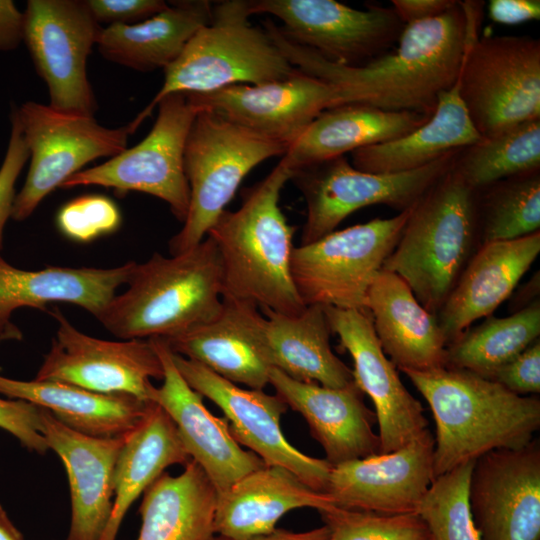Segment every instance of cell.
Masks as SVG:
<instances>
[{"mask_svg": "<svg viewBox=\"0 0 540 540\" xmlns=\"http://www.w3.org/2000/svg\"><path fill=\"white\" fill-rule=\"evenodd\" d=\"M482 6L457 1L436 18L405 25L396 47L361 66L324 59L287 39L272 20L263 26L295 68L338 86L345 104L432 116L439 96L458 79L468 41L479 33Z\"/></svg>", "mask_w": 540, "mask_h": 540, "instance_id": "obj_1", "label": "cell"}, {"mask_svg": "<svg viewBox=\"0 0 540 540\" xmlns=\"http://www.w3.org/2000/svg\"><path fill=\"white\" fill-rule=\"evenodd\" d=\"M429 405L436 426L434 478L498 449H516L540 428V400L468 370H400Z\"/></svg>", "mask_w": 540, "mask_h": 540, "instance_id": "obj_2", "label": "cell"}, {"mask_svg": "<svg viewBox=\"0 0 540 540\" xmlns=\"http://www.w3.org/2000/svg\"><path fill=\"white\" fill-rule=\"evenodd\" d=\"M291 175L292 170L280 160L263 180L243 191L241 206L225 210L207 235L221 259L222 297L294 316L306 306L290 271L295 227L288 224L279 206Z\"/></svg>", "mask_w": 540, "mask_h": 540, "instance_id": "obj_3", "label": "cell"}, {"mask_svg": "<svg viewBox=\"0 0 540 540\" xmlns=\"http://www.w3.org/2000/svg\"><path fill=\"white\" fill-rule=\"evenodd\" d=\"M124 293L96 319L123 340L168 338L210 321L222 307V265L210 236L182 253L135 263Z\"/></svg>", "mask_w": 540, "mask_h": 540, "instance_id": "obj_4", "label": "cell"}, {"mask_svg": "<svg viewBox=\"0 0 540 540\" xmlns=\"http://www.w3.org/2000/svg\"><path fill=\"white\" fill-rule=\"evenodd\" d=\"M480 245L477 191L453 165L410 208L382 269L401 277L436 315Z\"/></svg>", "mask_w": 540, "mask_h": 540, "instance_id": "obj_5", "label": "cell"}, {"mask_svg": "<svg viewBox=\"0 0 540 540\" xmlns=\"http://www.w3.org/2000/svg\"><path fill=\"white\" fill-rule=\"evenodd\" d=\"M249 0L213 4L211 21L188 41L179 57L164 69L161 89L128 123L131 134L171 93L205 94L236 85L284 80L295 68L267 32L253 26Z\"/></svg>", "mask_w": 540, "mask_h": 540, "instance_id": "obj_6", "label": "cell"}, {"mask_svg": "<svg viewBox=\"0 0 540 540\" xmlns=\"http://www.w3.org/2000/svg\"><path fill=\"white\" fill-rule=\"evenodd\" d=\"M287 147L209 109L195 117L187 136L184 169L190 201L181 230L169 241L171 255L199 244L234 197L246 175Z\"/></svg>", "mask_w": 540, "mask_h": 540, "instance_id": "obj_7", "label": "cell"}, {"mask_svg": "<svg viewBox=\"0 0 540 540\" xmlns=\"http://www.w3.org/2000/svg\"><path fill=\"white\" fill-rule=\"evenodd\" d=\"M458 83L469 118L483 139L539 119V39L473 35L464 52Z\"/></svg>", "mask_w": 540, "mask_h": 540, "instance_id": "obj_8", "label": "cell"}, {"mask_svg": "<svg viewBox=\"0 0 540 540\" xmlns=\"http://www.w3.org/2000/svg\"><path fill=\"white\" fill-rule=\"evenodd\" d=\"M410 208L294 247L290 271L305 306L366 309L367 292L395 248Z\"/></svg>", "mask_w": 540, "mask_h": 540, "instance_id": "obj_9", "label": "cell"}, {"mask_svg": "<svg viewBox=\"0 0 540 540\" xmlns=\"http://www.w3.org/2000/svg\"><path fill=\"white\" fill-rule=\"evenodd\" d=\"M460 151L421 168L392 174L360 171L345 156L293 170L290 180L301 191L307 209L300 245L335 231L345 218L361 208L378 204L399 212L411 208L453 167Z\"/></svg>", "mask_w": 540, "mask_h": 540, "instance_id": "obj_10", "label": "cell"}, {"mask_svg": "<svg viewBox=\"0 0 540 540\" xmlns=\"http://www.w3.org/2000/svg\"><path fill=\"white\" fill-rule=\"evenodd\" d=\"M158 116L148 135L108 161L69 177L60 188L102 186L118 194L139 191L165 201L184 223L190 191L184 169L188 133L203 110L186 93H171L157 104Z\"/></svg>", "mask_w": 540, "mask_h": 540, "instance_id": "obj_11", "label": "cell"}, {"mask_svg": "<svg viewBox=\"0 0 540 540\" xmlns=\"http://www.w3.org/2000/svg\"><path fill=\"white\" fill-rule=\"evenodd\" d=\"M30 166L16 195L11 218L27 219L39 203L87 163L114 157L127 147L128 125L107 128L93 116L58 111L27 101L16 107Z\"/></svg>", "mask_w": 540, "mask_h": 540, "instance_id": "obj_12", "label": "cell"}, {"mask_svg": "<svg viewBox=\"0 0 540 540\" xmlns=\"http://www.w3.org/2000/svg\"><path fill=\"white\" fill-rule=\"evenodd\" d=\"M101 31L85 1L27 2L23 41L35 70L48 87L50 107L65 113L94 115L98 105L86 63Z\"/></svg>", "mask_w": 540, "mask_h": 540, "instance_id": "obj_13", "label": "cell"}, {"mask_svg": "<svg viewBox=\"0 0 540 540\" xmlns=\"http://www.w3.org/2000/svg\"><path fill=\"white\" fill-rule=\"evenodd\" d=\"M249 1L252 15L275 16L287 39L340 65L361 66L391 51L405 27L382 5L360 10L334 0Z\"/></svg>", "mask_w": 540, "mask_h": 540, "instance_id": "obj_14", "label": "cell"}, {"mask_svg": "<svg viewBox=\"0 0 540 540\" xmlns=\"http://www.w3.org/2000/svg\"><path fill=\"white\" fill-rule=\"evenodd\" d=\"M172 359L186 382L224 413L229 431L267 466H280L295 474L311 489L325 493L332 465L308 456L288 442L280 418L287 405L275 394L244 389L202 364L172 352Z\"/></svg>", "mask_w": 540, "mask_h": 540, "instance_id": "obj_15", "label": "cell"}, {"mask_svg": "<svg viewBox=\"0 0 540 540\" xmlns=\"http://www.w3.org/2000/svg\"><path fill=\"white\" fill-rule=\"evenodd\" d=\"M56 335L35 380L72 384L103 394H129L148 400L151 379H163V366L150 339L108 341L88 336L62 314L50 312Z\"/></svg>", "mask_w": 540, "mask_h": 540, "instance_id": "obj_16", "label": "cell"}, {"mask_svg": "<svg viewBox=\"0 0 540 540\" xmlns=\"http://www.w3.org/2000/svg\"><path fill=\"white\" fill-rule=\"evenodd\" d=\"M469 504L480 540H540V441L476 459Z\"/></svg>", "mask_w": 540, "mask_h": 540, "instance_id": "obj_17", "label": "cell"}, {"mask_svg": "<svg viewBox=\"0 0 540 540\" xmlns=\"http://www.w3.org/2000/svg\"><path fill=\"white\" fill-rule=\"evenodd\" d=\"M188 95L202 109L214 111L287 149L322 111L346 103L338 86L299 69L284 80L236 84Z\"/></svg>", "mask_w": 540, "mask_h": 540, "instance_id": "obj_18", "label": "cell"}, {"mask_svg": "<svg viewBox=\"0 0 540 540\" xmlns=\"http://www.w3.org/2000/svg\"><path fill=\"white\" fill-rule=\"evenodd\" d=\"M323 307V306H322ZM331 333L352 356L355 383L375 407L380 454L398 450L428 429L422 404L383 352L367 309L323 307Z\"/></svg>", "mask_w": 540, "mask_h": 540, "instance_id": "obj_19", "label": "cell"}, {"mask_svg": "<svg viewBox=\"0 0 540 540\" xmlns=\"http://www.w3.org/2000/svg\"><path fill=\"white\" fill-rule=\"evenodd\" d=\"M426 429L402 448L332 466L325 493L335 506L381 515L417 514L434 479Z\"/></svg>", "mask_w": 540, "mask_h": 540, "instance_id": "obj_20", "label": "cell"}, {"mask_svg": "<svg viewBox=\"0 0 540 540\" xmlns=\"http://www.w3.org/2000/svg\"><path fill=\"white\" fill-rule=\"evenodd\" d=\"M163 366V383L153 384L148 400L159 405L174 422L189 457L198 463L217 493L265 466L252 451L244 450L229 431L227 419L214 416L178 371L172 351L162 338H150Z\"/></svg>", "mask_w": 540, "mask_h": 540, "instance_id": "obj_21", "label": "cell"}, {"mask_svg": "<svg viewBox=\"0 0 540 540\" xmlns=\"http://www.w3.org/2000/svg\"><path fill=\"white\" fill-rule=\"evenodd\" d=\"M258 306L222 297L216 317L179 334L162 338L170 350L196 361L224 379L263 390L273 368L266 317Z\"/></svg>", "mask_w": 540, "mask_h": 540, "instance_id": "obj_22", "label": "cell"}, {"mask_svg": "<svg viewBox=\"0 0 540 540\" xmlns=\"http://www.w3.org/2000/svg\"><path fill=\"white\" fill-rule=\"evenodd\" d=\"M40 432L68 476L71 522L65 540H100L113 507L116 461L129 434L112 438L85 435L41 407Z\"/></svg>", "mask_w": 540, "mask_h": 540, "instance_id": "obj_23", "label": "cell"}, {"mask_svg": "<svg viewBox=\"0 0 540 540\" xmlns=\"http://www.w3.org/2000/svg\"><path fill=\"white\" fill-rule=\"evenodd\" d=\"M269 384L287 407L304 417L332 466L380 454V438L373 430L376 414L355 382L330 388L297 381L273 367Z\"/></svg>", "mask_w": 540, "mask_h": 540, "instance_id": "obj_24", "label": "cell"}, {"mask_svg": "<svg viewBox=\"0 0 540 540\" xmlns=\"http://www.w3.org/2000/svg\"><path fill=\"white\" fill-rule=\"evenodd\" d=\"M130 261L114 268L55 267L23 270L0 256V341L21 340L22 332L11 322L21 307L46 310L53 302L71 303L96 318L116 290L127 284L135 266Z\"/></svg>", "mask_w": 540, "mask_h": 540, "instance_id": "obj_25", "label": "cell"}, {"mask_svg": "<svg viewBox=\"0 0 540 540\" xmlns=\"http://www.w3.org/2000/svg\"><path fill=\"white\" fill-rule=\"evenodd\" d=\"M540 252V231L479 246L437 312L447 345L509 298Z\"/></svg>", "mask_w": 540, "mask_h": 540, "instance_id": "obj_26", "label": "cell"}, {"mask_svg": "<svg viewBox=\"0 0 540 540\" xmlns=\"http://www.w3.org/2000/svg\"><path fill=\"white\" fill-rule=\"evenodd\" d=\"M365 308L396 368L428 371L446 366L447 341L436 315L418 302L401 277L382 269L367 292Z\"/></svg>", "mask_w": 540, "mask_h": 540, "instance_id": "obj_27", "label": "cell"}, {"mask_svg": "<svg viewBox=\"0 0 540 540\" xmlns=\"http://www.w3.org/2000/svg\"><path fill=\"white\" fill-rule=\"evenodd\" d=\"M334 506L328 494L311 489L286 468L265 465L217 493L215 534L230 538L266 534L293 509L311 507L319 512Z\"/></svg>", "mask_w": 540, "mask_h": 540, "instance_id": "obj_28", "label": "cell"}, {"mask_svg": "<svg viewBox=\"0 0 540 540\" xmlns=\"http://www.w3.org/2000/svg\"><path fill=\"white\" fill-rule=\"evenodd\" d=\"M431 116L350 103L322 111L288 147L282 161L295 169L400 138Z\"/></svg>", "mask_w": 540, "mask_h": 540, "instance_id": "obj_29", "label": "cell"}, {"mask_svg": "<svg viewBox=\"0 0 540 540\" xmlns=\"http://www.w3.org/2000/svg\"><path fill=\"white\" fill-rule=\"evenodd\" d=\"M0 394L47 409L69 428L102 438L130 434L153 405L129 394H103L57 381H22L1 375Z\"/></svg>", "mask_w": 540, "mask_h": 540, "instance_id": "obj_30", "label": "cell"}, {"mask_svg": "<svg viewBox=\"0 0 540 540\" xmlns=\"http://www.w3.org/2000/svg\"><path fill=\"white\" fill-rule=\"evenodd\" d=\"M483 140L459 94L458 79L438 98L429 120L414 131L381 144L351 152L352 166L369 173L415 170Z\"/></svg>", "mask_w": 540, "mask_h": 540, "instance_id": "obj_31", "label": "cell"}, {"mask_svg": "<svg viewBox=\"0 0 540 540\" xmlns=\"http://www.w3.org/2000/svg\"><path fill=\"white\" fill-rule=\"evenodd\" d=\"M212 7L206 0L172 1L140 23L102 28L98 50L105 59L137 71L165 69L211 21Z\"/></svg>", "mask_w": 540, "mask_h": 540, "instance_id": "obj_32", "label": "cell"}, {"mask_svg": "<svg viewBox=\"0 0 540 540\" xmlns=\"http://www.w3.org/2000/svg\"><path fill=\"white\" fill-rule=\"evenodd\" d=\"M216 502L211 480L190 459L180 475L162 473L144 491L137 540H212Z\"/></svg>", "mask_w": 540, "mask_h": 540, "instance_id": "obj_33", "label": "cell"}, {"mask_svg": "<svg viewBox=\"0 0 540 540\" xmlns=\"http://www.w3.org/2000/svg\"><path fill=\"white\" fill-rule=\"evenodd\" d=\"M272 365L301 382L344 388L355 382L353 370L332 351L322 306L310 305L298 315H284L261 308Z\"/></svg>", "mask_w": 540, "mask_h": 540, "instance_id": "obj_34", "label": "cell"}, {"mask_svg": "<svg viewBox=\"0 0 540 540\" xmlns=\"http://www.w3.org/2000/svg\"><path fill=\"white\" fill-rule=\"evenodd\" d=\"M191 458L170 416L156 403L126 438L114 469V499L110 518L100 540H116L121 523L141 493L176 464Z\"/></svg>", "mask_w": 540, "mask_h": 540, "instance_id": "obj_35", "label": "cell"}, {"mask_svg": "<svg viewBox=\"0 0 540 540\" xmlns=\"http://www.w3.org/2000/svg\"><path fill=\"white\" fill-rule=\"evenodd\" d=\"M540 336V302L507 317L488 316L469 327L446 347V366L468 370L489 379L495 370Z\"/></svg>", "mask_w": 540, "mask_h": 540, "instance_id": "obj_36", "label": "cell"}, {"mask_svg": "<svg viewBox=\"0 0 540 540\" xmlns=\"http://www.w3.org/2000/svg\"><path fill=\"white\" fill-rule=\"evenodd\" d=\"M454 168L476 191L509 177L540 170V118L464 148Z\"/></svg>", "mask_w": 540, "mask_h": 540, "instance_id": "obj_37", "label": "cell"}, {"mask_svg": "<svg viewBox=\"0 0 540 540\" xmlns=\"http://www.w3.org/2000/svg\"><path fill=\"white\" fill-rule=\"evenodd\" d=\"M477 210L481 244L514 240L540 231V170L478 190Z\"/></svg>", "mask_w": 540, "mask_h": 540, "instance_id": "obj_38", "label": "cell"}, {"mask_svg": "<svg viewBox=\"0 0 540 540\" xmlns=\"http://www.w3.org/2000/svg\"><path fill=\"white\" fill-rule=\"evenodd\" d=\"M475 461L435 477L418 510L434 540H480L470 504L469 485Z\"/></svg>", "mask_w": 540, "mask_h": 540, "instance_id": "obj_39", "label": "cell"}, {"mask_svg": "<svg viewBox=\"0 0 540 540\" xmlns=\"http://www.w3.org/2000/svg\"><path fill=\"white\" fill-rule=\"evenodd\" d=\"M319 513L330 530L327 540H434L417 514L381 515L337 506Z\"/></svg>", "mask_w": 540, "mask_h": 540, "instance_id": "obj_40", "label": "cell"}, {"mask_svg": "<svg viewBox=\"0 0 540 540\" xmlns=\"http://www.w3.org/2000/svg\"><path fill=\"white\" fill-rule=\"evenodd\" d=\"M121 222L115 203L102 195H84L61 208L57 223L69 238L90 241L116 230Z\"/></svg>", "mask_w": 540, "mask_h": 540, "instance_id": "obj_41", "label": "cell"}, {"mask_svg": "<svg viewBox=\"0 0 540 540\" xmlns=\"http://www.w3.org/2000/svg\"><path fill=\"white\" fill-rule=\"evenodd\" d=\"M11 132L7 150L0 166V251L3 248V234L6 222L11 218L15 185L19 174L29 158L15 106L10 113Z\"/></svg>", "mask_w": 540, "mask_h": 540, "instance_id": "obj_42", "label": "cell"}, {"mask_svg": "<svg viewBox=\"0 0 540 540\" xmlns=\"http://www.w3.org/2000/svg\"><path fill=\"white\" fill-rule=\"evenodd\" d=\"M0 428L30 451L44 455L49 450L40 432V407L33 403L0 398Z\"/></svg>", "mask_w": 540, "mask_h": 540, "instance_id": "obj_43", "label": "cell"}, {"mask_svg": "<svg viewBox=\"0 0 540 540\" xmlns=\"http://www.w3.org/2000/svg\"><path fill=\"white\" fill-rule=\"evenodd\" d=\"M507 390L521 396L540 392V339L500 366L489 377Z\"/></svg>", "mask_w": 540, "mask_h": 540, "instance_id": "obj_44", "label": "cell"}, {"mask_svg": "<svg viewBox=\"0 0 540 540\" xmlns=\"http://www.w3.org/2000/svg\"><path fill=\"white\" fill-rule=\"evenodd\" d=\"M89 11L99 24L133 25L168 7L163 0H86Z\"/></svg>", "mask_w": 540, "mask_h": 540, "instance_id": "obj_45", "label": "cell"}, {"mask_svg": "<svg viewBox=\"0 0 540 540\" xmlns=\"http://www.w3.org/2000/svg\"><path fill=\"white\" fill-rule=\"evenodd\" d=\"M488 16L496 23L515 25L540 19L539 0H491Z\"/></svg>", "mask_w": 540, "mask_h": 540, "instance_id": "obj_46", "label": "cell"}, {"mask_svg": "<svg viewBox=\"0 0 540 540\" xmlns=\"http://www.w3.org/2000/svg\"><path fill=\"white\" fill-rule=\"evenodd\" d=\"M455 0H392V8L405 24L436 18L450 10Z\"/></svg>", "mask_w": 540, "mask_h": 540, "instance_id": "obj_47", "label": "cell"}, {"mask_svg": "<svg viewBox=\"0 0 540 540\" xmlns=\"http://www.w3.org/2000/svg\"><path fill=\"white\" fill-rule=\"evenodd\" d=\"M24 37V12L13 1L0 0V51L16 49Z\"/></svg>", "mask_w": 540, "mask_h": 540, "instance_id": "obj_48", "label": "cell"}, {"mask_svg": "<svg viewBox=\"0 0 540 540\" xmlns=\"http://www.w3.org/2000/svg\"><path fill=\"white\" fill-rule=\"evenodd\" d=\"M330 530L325 524L304 532H293L283 528H275L266 534L254 535L246 538H230L215 535L212 540H327Z\"/></svg>", "mask_w": 540, "mask_h": 540, "instance_id": "obj_49", "label": "cell"}, {"mask_svg": "<svg viewBox=\"0 0 540 540\" xmlns=\"http://www.w3.org/2000/svg\"><path fill=\"white\" fill-rule=\"evenodd\" d=\"M0 540H25L21 531L15 526L7 512L0 504Z\"/></svg>", "mask_w": 540, "mask_h": 540, "instance_id": "obj_50", "label": "cell"}]
</instances>
